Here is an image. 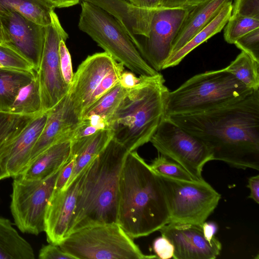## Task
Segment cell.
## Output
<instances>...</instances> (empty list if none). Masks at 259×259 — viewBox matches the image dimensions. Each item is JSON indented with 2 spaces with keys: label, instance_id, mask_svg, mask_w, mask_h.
<instances>
[{
  "label": "cell",
  "instance_id": "obj_26",
  "mask_svg": "<svg viewBox=\"0 0 259 259\" xmlns=\"http://www.w3.org/2000/svg\"><path fill=\"white\" fill-rule=\"evenodd\" d=\"M54 8L44 0H0V12L15 11L28 19L47 26Z\"/></svg>",
  "mask_w": 259,
  "mask_h": 259
},
{
  "label": "cell",
  "instance_id": "obj_46",
  "mask_svg": "<svg viewBox=\"0 0 259 259\" xmlns=\"http://www.w3.org/2000/svg\"><path fill=\"white\" fill-rule=\"evenodd\" d=\"M5 37L4 35V32L3 30V27L2 25V23L0 20V44L5 43Z\"/></svg>",
  "mask_w": 259,
  "mask_h": 259
},
{
  "label": "cell",
  "instance_id": "obj_34",
  "mask_svg": "<svg viewBox=\"0 0 259 259\" xmlns=\"http://www.w3.org/2000/svg\"><path fill=\"white\" fill-rule=\"evenodd\" d=\"M234 44L238 49L259 62V28L245 34L237 39Z\"/></svg>",
  "mask_w": 259,
  "mask_h": 259
},
{
  "label": "cell",
  "instance_id": "obj_2",
  "mask_svg": "<svg viewBox=\"0 0 259 259\" xmlns=\"http://www.w3.org/2000/svg\"><path fill=\"white\" fill-rule=\"evenodd\" d=\"M169 222L158 175L136 150L128 152L119 178L118 224L134 239L159 231Z\"/></svg>",
  "mask_w": 259,
  "mask_h": 259
},
{
  "label": "cell",
  "instance_id": "obj_9",
  "mask_svg": "<svg viewBox=\"0 0 259 259\" xmlns=\"http://www.w3.org/2000/svg\"><path fill=\"white\" fill-rule=\"evenodd\" d=\"M124 67L105 52L89 56L79 65L68 94L81 119L91 105L119 82Z\"/></svg>",
  "mask_w": 259,
  "mask_h": 259
},
{
  "label": "cell",
  "instance_id": "obj_44",
  "mask_svg": "<svg viewBox=\"0 0 259 259\" xmlns=\"http://www.w3.org/2000/svg\"><path fill=\"white\" fill-rule=\"evenodd\" d=\"M139 7L147 9H156L160 6V0H126Z\"/></svg>",
  "mask_w": 259,
  "mask_h": 259
},
{
  "label": "cell",
  "instance_id": "obj_39",
  "mask_svg": "<svg viewBox=\"0 0 259 259\" xmlns=\"http://www.w3.org/2000/svg\"><path fill=\"white\" fill-rule=\"evenodd\" d=\"M74 164V159L72 158L62 167L56 180L54 189L64 188L71 175Z\"/></svg>",
  "mask_w": 259,
  "mask_h": 259
},
{
  "label": "cell",
  "instance_id": "obj_3",
  "mask_svg": "<svg viewBox=\"0 0 259 259\" xmlns=\"http://www.w3.org/2000/svg\"><path fill=\"white\" fill-rule=\"evenodd\" d=\"M128 152L112 138L89 165L67 236L85 227L117 223L119 178Z\"/></svg>",
  "mask_w": 259,
  "mask_h": 259
},
{
  "label": "cell",
  "instance_id": "obj_17",
  "mask_svg": "<svg viewBox=\"0 0 259 259\" xmlns=\"http://www.w3.org/2000/svg\"><path fill=\"white\" fill-rule=\"evenodd\" d=\"M47 112L46 124L32 149L27 165L51 146L70 141L82 120L68 94Z\"/></svg>",
  "mask_w": 259,
  "mask_h": 259
},
{
  "label": "cell",
  "instance_id": "obj_27",
  "mask_svg": "<svg viewBox=\"0 0 259 259\" xmlns=\"http://www.w3.org/2000/svg\"><path fill=\"white\" fill-rule=\"evenodd\" d=\"M129 91L118 82L83 112L81 120L96 118L106 122L109 127L111 119Z\"/></svg>",
  "mask_w": 259,
  "mask_h": 259
},
{
  "label": "cell",
  "instance_id": "obj_28",
  "mask_svg": "<svg viewBox=\"0 0 259 259\" xmlns=\"http://www.w3.org/2000/svg\"><path fill=\"white\" fill-rule=\"evenodd\" d=\"M9 112L20 115L43 113L37 74L29 83L19 90Z\"/></svg>",
  "mask_w": 259,
  "mask_h": 259
},
{
  "label": "cell",
  "instance_id": "obj_23",
  "mask_svg": "<svg viewBox=\"0 0 259 259\" xmlns=\"http://www.w3.org/2000/svg\"><path fill=\"white\" fill-rule=\"evenodd\" d=\"M232 9V2L225 4L212 21L192 37L183 47L168 58L163 65V69L177 66L196 47L220 32L231 17Z\"/></svg>",
  "mask_w": 259,
  "mask_h": 259
},
{
  "label": "cell",
  "instance_id": "obj_10",
  "mask_svg": "<svg viewBox=\"0 0 259 259\" xmlns=\"http://www.w3.org/2000/svg\"><path fill=\"white\" fill-rule=\"evenodd\" d=\"M63 166L43 179L14 178L10 210L15 224L22 233L37 235L44 231L47 205Z\"/></svg>",
  "mask_w": 259,
  "mask_h": 259
},
{
  "label": "cell",
  "instance_id": "obj_21",
  "mask_svg": "<svg viewBox=\"0 0 259 259\" xmlns=\"http://www.w3.org/2000/svg\"><path fill=\"white\" fill-rule=\"evenodd\" d=\"M70 154V140L55 144L39 154L18 176L27 180L43 179L69 162Z\"/></svg>",
  "mask_w": 259,
  "mask_h": 259
},
{
  "label": "cell",
  "instance_id": "obj_16",
  "mask_svg": "<svg viewBox=\"0 0 259 259\" xmlns=\"http://www.w3.org/2000/svg\"><path fill=\"white\" fill-rule=\"evenodd\" d=\"M88 166L66 189L54 190L45 215L44 232L49 243L59 245L67 236L78 191Z\"/></svg>",
  "mask_w": 259,
  "mask_h": 259
},
{
  "label": "cell",
  "instance_id": "obj_5",
  "mask_svg": "<svg viewBox=\"0 0 259 259\" xmlns=\"http://www.w3.org/2000/svg\"><path fill=\"white\" fill-rule=\"evenodd\" d=\"M253 90L225 68L196 74L168 92L165 116L212 109L241 99Z\"/></svg>",
  "mask_w": 259,
  "mask_h": 259
},
{
  "label": "cell",
  "instance_id": "obj_19",
  "mask_svg": "<svg viewBox=\"0 0 259 259\" xmlns=\"http://www.w3.org/2000/svg\"><path fill=\"white\" fill-rule=\"evenodd\" d=\"M80 2L97 6L117 19L127 32L136 48L139 36H148L156 9L139 7L126 0H80Z\"/></svg>",
  "mask_w": 259,
  "mask_h": 259
},
{
  "label": "cell",
  "instance_id": "obj_36",
  "mask_svg": "<svg viewBox=\"0 0 259 259\" xmlns=\"http://www.w3.org/2000/svg\"><path fill=\"white\" fill-rule=\"evenodd\" d=\"M65 40H62L59 44L60 68L65 82L70 87L74 73L73 72L71 56L65 45Z\"/></svg>",
  "mask_w": 259,
  "mask_h": 259
},
{
  "label": "cell",
  "instance_id": "obj_38",
  "mask_svg": "<svg viewBox=\"0 0 259 259\" xmlns=\"http://www.w3.org/2000/svg\"><path fill=\"white\" fill-rule=\"evenodd\" d=\"M40 259H74L65 252L59 245L49 243L42 246L39 251Z\"/></svg>",
  "mask_w": 259,
  "mask_h": 259
},
{
  "label": "cell",
  "instance_id": "obj_35",
  "mask_svg": "<svg viewBox=\"0 0 259 259\" xmlns=\"http://www.w3.org/2000/svg\"><path fill=\"white\" fill-rule=\"evenodd\" d=\"M231 15L259 18V0H234Z\"/></svg>",
  "mask_w": 259,
  "mask_h": 259
},
{
  "label": "cell",
  "instance_id": "obj_43",
  "mask_svg": "<svg viewBox=\"0 0 259 259\" xmlns=\"http://www.w3.org/2000/svg\"><path fill=\"white\" fill-rule=\"evenodd\" d=\"M202 228L203 234L207 239L211 240L215 237L214 235L218 230V226L214 222H205L202 224Z\"/></svg>",
  "mask_w": 259,
  "mask_h": 259
},
{
  "label": "cell",
  "instance_id": "obj_4",
  "mask_svg": "<svg viewBox=\"0 0 259 259\" xmlns=\"http://www.w3.org/2000/svg\"><path fill=\"white\" fill-rule=\"evenodd\" d=\"M164 82L160 73L143 76L141 82L130 90L111 119L112 139L128 152L150 142L165 116L169 90Z\"/></svg>",
  "mask_w": 259,
  "mask_h": 259
},
{
  "label": "cell",
  "instance_id": "obj_25",
  "mask_svg": "<svg viewBox=\"0 0 259 259\" xmlns=\"http://www.w3.org/2000/svg\"><path fill=\"white\" fill-rule=\"evenodd\" d=\"M37 74L35 70L25 71L0 68L1 112H9L19 90L29 83Z\"/></svg>",
  "mask_w": 259,
  "mask_h": 259
},
{
  "label": "cell",
  "instance_id": "obj_20",
  "mask_svg": "<svg viewBox=\"0 0 259 259\" xmlns=\"http://www.w3.org/2000/svg\"><path fill=\"white\" fill-rule=\"evenodd\" d=\"M232 2L233 0H207L192 8L174 40L170 56L212 21L225 4Z\"/></svg>",
  "mask_w": 259,
  "mask_h": 259
},
{
  "label": "cell",
  "instance_id": "obj_13",
  "mask_svg": "<svg viewBox=\"0 0 259 259\" xmlns=\"http://www.w3.org/2000/svg\"><path fill=\"white\" fill-rule=\"evenodd\" d=\"M191 9H156L148 36L138 40L137 49L156 71L163 70L171 54L174 40Z\"/></svg>",
  "mask_w": 259,
  "mask_h": 259
},
{
  "label": "cell",
  "instance_id": "obj_15",
  "mask_svg": "<svg viewBox=\"0 0 259 259\" xmlns=\"http://www.w3.org/2000/svg\"><path fill=\"white\" fill-rule=\"evenodd\" d=\"M159 231L174 247L175 259H214L222 250V244L215 237L207 239L202 224L169 222Z\"/></svg>",
  "mask_w": 259,
  "mask_h": 259
},
{
  "label": "cell",
  "instance_id": "obj_24",
  "mask_svg": "<svg viewBox=\"0 0 259 259\" xmlns=\"http://www.w3.org/2000/svg\"><path fill=\"white\" fill-rule=\"evenodd\" d=\"M32 247L13 226L0 217V259H34Z\"/></svg>",
  "mask_w": 259,
  "mask_h": 259
},
{
  "label": "cell",
  "instance_id": "obj_14",
  "mask_svg": "<svg viewBox=\"0 0 259 259\" xmlns=\"http://www.w3.org/2000/svg\"><path fill=\"white\" fill-rule=\"evenodd\" d=\"M0 20L5 43L25 57L37 72L44 49L46 26L15 11L0 12Z\"/></svg>",
  "mask_w": 259,
  "mask_h": 259
},
{
  "label": "cell",
  "instance_id": "obj_45",
  "mask_svg": "<svg viewBox=\"0 0 259 259\" xmlns=\"http://www.w3.org/2000/svg\"><path fill=\"white\" fill-rule=\"evenodd\" d=\"M52 5L54 8H66L75 5L80 0H44Z\"/></svg>",
  "mask_w": 259,
  "mask_h": 259
},
{
  "label": "cell",
  "instance_id": "obj_11",
  "mask_svg": "<svg viewBox=\"0 0 259 259\" xmlns=\"http://www.w3.org/2000/svg\"><path fill=\"white\" fill-rule=\"evenodd\" d=\"M150 142L159 153L177 162L196 180L203 179L204 165L213 160L211 151L202 141L165 116Z\"/></svg>",
  "mask_w": 259,
  "mask_h": 259
},
{
  "label": "cell",
  "instance_id": "obj_29",
  "mask_svg": "<svg viewBox=\"0 0 259 259\" xmlns=\"http://www.w3.org/2000/svg\"><path fill=\"white\" fill-rule=\"evenodd\" d=\"M225 70L247 88L259 90V62L242 51Z\"/></svg>",
  "mask_w": 259,
  "mask_h": 259
},
{
  "label": "cell",
  "instance_id": "obj_32",
  "mask_svg": "<svg viewBox=\"0 0 259 259\" xmlns=\"http://www.w3.org/2000/svg\"><path fill=\"white\" fill-rule=\"evenodd\" d=\"M149 165L152 170L159 175L177 180H196L177 162L161 154Z\"/></svg>",
  "mask_w": 259,
  "mask_h": 259
},
{
  "label": "cell",
  "instance_id": "obj_42",
  "mask_svg": "<svg viewBox=\"0 0 259 259\" xmlns=\"http://www.w3.org/2000/svg\"><path fill=\"white\" fill-rule=\"evenodd\" d=\"M247 187L250 190L248 198L256 203H259V175L252 176L248 179Z\"/></svg>",
  "mask_w": 259,
  "mask_h": 259
},
{
  "label": "cell",
  "instance_id": "obj_37",
  "mask_svg": "<svg viewBox=\"0 0 259 259\" xmlns=\"http://www.w3.org/2000/svg\"><path fill=\"white\" fill-rule=\"evenodd\" d=\"M153 249L155 255L159 258H173L174 247L170 241L161 235L156 238L153 242Z\"/></svg>",
  "mask_w": 259,
  "mask_h": 259
},
{
  "label": "cell",
  "instance_id": "obj_31",
  "mask_svg": "<svg viewBox=\"0 0 259 259\" xmlns=\"http://www.w3.org/2000/svg\"><path fill=\"white\" fill-rule=\"evenodd\" d=\"M225 26L224 39L228 44H234L245 34L259 28V18L231 15Z\"/></svg>",
  "mask_w": 259,
  "mask_h": 259
},
{
  "label": "cell",
  "instance_id": "obj_18",
  "mask_svg": "<svg viewBox=\"0 0 259 259\" xmlns=\"http://www.w3.org/2000/svg\"><path fill=\"white\" fill-rule=\"evenodd\" d=\"M47 118V112L35 115L19 134L1 148L0 163L10 177L19 176L26 167Z\"/></svg>",
  "mask_w": 259,
  "mask_h": 259
},
{
  "label": "cell",
  "instance_id": "obj_7",
  "mask_svg": "<svg viewBox=\"0 0 259 259\" xmlns=\"http://www.w3.org/2000/svg\"><path fill=\"white\" fill-rule=\"evenodd\" d=\"M74 259H151L118 224L98 225L68 235L59 245Z\"/></svg>",
  "mask_w": 259,
  "mask_h": 259
},
{
  "label": "cell",
  "instance_id": "obj_47",
  "mask_svg": "<svg viewBox=\"0 0 259 259\" xmlns=\"http://www.w3.org/2000/svg\"><path fill=\"white\" fill-rule=\"evenodd\" d=\"M0 68H3L1 64H0Z\"/></svg>",
  "mask_w": 259,
  "mask_h": 259
},
{
  "label": "cell",
  "instance_id": "obj_1",
  "mask_svg": "<svg viewBox=\"0 0 259 259\" xmlns=\"http://www.w3.org/2000/svg\"><path fill=\"white\" fill-rule=\"evenodd\" d=\"M165 117L202 141L212 160L259 170V90L212 109Z\"/></svg>",
  "mask_w": 259,
  "mask_h": 259
},
{
  "label": "cell",
  "instance_id": "obj_22",
  "mask_svg": "<svg viewBox=\"0 0 259 259\" xmlns=\"http://www.w3.org/2000/svg\"><path fill=\"white\" fill-rule=\"evenodd\" d=\"M112 138L110 130L99 131L96 134L71 141L70 159H74L72 172L65 186L68 187L76 177L103 150Z\"/></svg>",
  "mask_w": 259,
  "mask_h": 259
},
{
  "label": "cell",
  "instance_id": "obj_41",
  "mask_svg": "<svg viewBox=\"0 0 259 259\" xmlns=\"http://www.w3.org/2000/svg\"><path fill=\"white\" fill-rule=\"evenodd\" d=\"M143 76L137 77L132 71H123L119 78V83L124 88L131 90L138 85L142 81Z\"/></svg>",
  "mask_w": 259,
  "mask_h": 259
},
{
  "label": "cell",
  "instance_id": "obj_40",
  "mask_svg": "<svg viewBox=\"0 0 259 259\" xmlns=\"http://www.w3.org/2000/svg\"><path fill=\"white\" fill-rule=\"evenodd\" d=\"M207 0H160V6L165 8L191 9Z\"/></svg>",
  "mask_w": 259,
  "mask_h": 259
},
{
  "label": "cell",
  "instance_id": "obj_6",
  "mask_svg": "<svg viewBox=\"0 0 259 259\" xmlns=\"http://www.w3.org/2000/svg\"><path fill=\"white\" fill-rule=\"evenodd\" d=\"M78 27L116 61L140 76L159 73L144 59L127 32L110 14L91 3L81 2Z\"/></svg>",
  "mask_w": 259,
  "mask_h": 259
},
{
  "label": "cell",
  "instance_id": "obj_30",
  "mask_svg": "<svg viewBox=\"0 0 259 259\" xmlns=\"http://www.w3.org/2000/svg\"><path fill=\"white\" fill-rule=\"evenodd\" d=\"M35 115L0 112V149L6 142L19 134ZM9 177L0 163V181Z\"/></svg>",
  "mask_w": 259,
  "mask_h": 259
},
{
  "label": "cell",
  "instance_id": "obj_12",
  "mask_svg": "<svg viewBox=\"0 0 259 259\" xmlns=\"http://www.w3.org/2000/svg\"><path fill=\"white\" fill-rule=\"evenodd\" d=\"M51 23L46 26V35L41 61L37 72L41 102V112H46L68 94L70 87L61 73L59 44L68 35L57 14L51 13Z\"/></svg>",
  "mask_w": 259,
  "mask_h": 259
},
{
  "label": "cell",
  "instance_id": "obj_33",
  "mask_svg": "<svg viewBox=\"0 0 259 259\" xmlns=\"http://www.w3.org/2000/svg\"><path fill=\"white\" fill-rule=\"evenodd\" d=\"M0 64L2 67L8 69L25 71L35 70L25 57L5 43L0 44Z\"/></svg>",
  "mask_w": 259,
  "mask_h": 259
},
{
  "label": "cell",
  "instance_id": "obj_8",
  "mask_svg": "<svg viewBox=\"0 0 259 259\" xmlns=\"http://www.w3.org/2000/svg\"><path fill=\"white\" fill-rule=\"evenodd\" d=\"M157 175L166 199L169 222L201 225L221 199V195L203 179L181 180Z\"/></svg>",
  "mask_w": 259,
  "mask_h": 259
}]
</instances>
